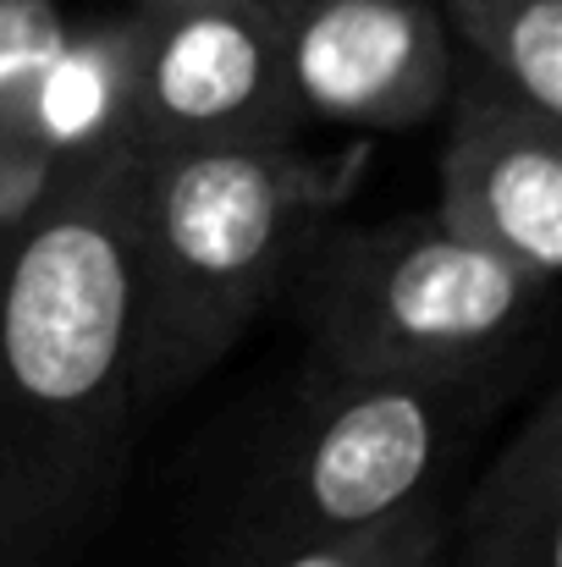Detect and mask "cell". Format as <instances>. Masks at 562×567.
Masks as SVG:
<instances>
[{"label": "cell", "instance_id": "1", "mask_svg": "<svg viewBox=\"0 0 562 567\" xmlns=\"http://www.w3.org/2000/svg\"><path fill=\"white\" fill-rule=\"evenodd\" d=\"M133 150L55 161L0 226V567H67L133 452Z\"/></svg>", "mask_w": 562, "mask_h": 567}, {"label": "cell", "instance_id": "3", "mask_svg": "<svg viewBox=\"0 0 562 567\" xmlns=\"http://www.w3.org/2000/svg\"><path fill=\"white\" fill-rule=\"evenodd\" d=\"M309 364L402 375L530 380L552 348L558 281L458 237L436 209L375 226H315L287 287Z\"/></svg>", "mask_w": 562, "mask_h": 567}, {"label": "cell", "instance_id": "10", "mask_svg": "<svg viewBox=\"0 0 562 567\" xmlns=\"http://www.w3.org/2000/svg\"><path fill=\"white\" fill-rule=\"evenodd\" d=\"M447 524H452V496H430L354 529L232 546L226 567H441Z\"/></svg>", "mask_w": 562, "mask_h": 567}, {"label": "cell", "instance_id": "8", "mask_svg": "<svg viewBox=\"0 0 562 567\" xmlns=\"http://www.w3.org/2000/svg\"><path fill=\"white\" fill-rule=\"evenodd\" d=\"M441 567H562V391L546 385L452 502Z\"/></svg>", "mask_w": 562, "mask_h": 567}, {"label": "cell", "instance_id": "6", "mask_svg": "<svg viewBox=\"0 0 562 567\" xmlns=\"http://www.w3.org/2000/svg\"><path fill=\"white\" fill-rule=\"evenodd\" d=\"M270 11L304 122L413 133L441 116L452 39L436 0H270Z\"/></svg>", "mask_w": 562, "mask_h": 567}, {"label": "cell", "instance_id": "2", "mask_svg": "<svg viewBox=\"0 0 562 567\" xmlns=\"http://www.w3.org/2000/svg\"><path fill=\"white\" fill-rule=\"evenodd\" d=\"M365 150L309 155L133 150L127 270H133V391L139 413L193 391L282 298L304 243L354 193Z\"/></svg>", "mask_w": 562, "mask_h": 567}, {"label": "cell", "instance_id": "5", "mask_svg": "<svg viewBox=\"0 0 562 567\" xmlns=\"http://www.w3.org/2000/svg\"><path fill=\"white\" fill-rule=\"evenodd\" d=\"M298 127L270 0H139L127 11V150L293 144Z\"/></svg>", "mask_w": 562, "mask_h": 567}, {"label": "cell", "instance_id": "4", "mask_svg": "<svg viewBox=\"0 0 562 567\" xmlns=\"http://www.w3.org/2000/svg\"><path fill=\"white\" fill-rule=\"evenodd\" d=\"M293 413L254 463L232 546L326 535L452 496L474 441L524 391L497 375H402L304 364Z\"/></svg>", "mask_w": 562, "mask_h": 567}, {"label": "cell", "instance_id": "9", "mask_svg": "<svg viewBox=\"0 0 562 567\" xmlns=\"http://www.w3.org/2000/svg\"><path fill=\"white\" fill-rule=\"evenodd\" d=\"M452 61L562 122V0H436Z\"/></svg>", "mask_w": 562, "mask_h": 567}, {"label": "cell", "instance_id": "7", "mask_svg": "<svg viewBox=\"0 0 562 567\" xmlns=\"http://www.w3.org/2000/svg\"><path fill=\"white\" fill-rule=\"evenodd\" d=\"M436 220L535 281L562 276V122L452 61Z\"/></svg>", "mask_w": 562, "mask_h": 567}]
</instances>
